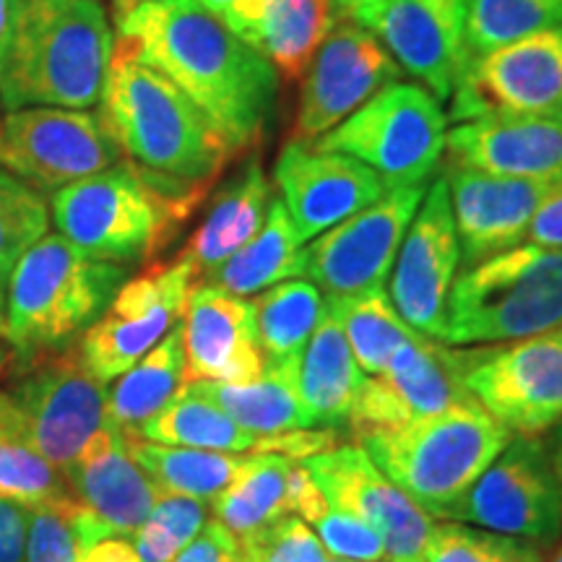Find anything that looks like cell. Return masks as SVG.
<instances>
[{
	"mask_svg": "<svg viewBox=\"0 0 562 562\" xmlns=\"http://www.w3.org/2000/svg\"><path fill=\"white\" fill-rule=\"evenodd\" d=\"M115 24V45L170 79L232 154L261 140L277 102V70L220 16L195 0H149Z\"/></svg>",
	"mask_w": 562,
	"mask_h": 562,
	"instance_id": "1",
	"label": "cell"
},
{
	"mask_svg": "<svg viewBox=\"0 0 562 562\" xmlns=\"http://www.w3.org/2000/svg\"><path fill=\"white\" fill-rule=\"evenodd\" d=\"M112 55L115 34L100 0H5L0 108H97Z\"/></svg>",
	"mask_w": 562,
	"mask_h": 562,
	"instance_id": "2",
	"label": "cell"
},
{
	"mask_svg": "<svg viewBox=\"0 0 562 562\" xmlns=\"http://www.w3.org/2000/svg\"><path fill=\"white\" fill-rule=\"evenodd\" d=\"M100 115L125 161L188 191L209 193L235 157L222 133L170 79L117 45Z\"/></svg>",
	"mask_w": 562,
	"mask_h": 562,
	"instance_id": "3",
	"label": "cell"
},
{
	"mask_svg": "<svg viewBox=\"0 0 562 562\" xmlns=\"http://www.w3.org/2000/svg\"><path fill=\"white\" fill-rule=\"evenodd\" d=\"M128 269L94 261L60 235H45L9 279L5 341L21 364L60 355L102 318Z\"/></svg>",
	"mask_w": 562,
	"mask_h": 562,
	"instance_id": "4",
	"label": "cell"
},
{
	"mask_svg": "<svg viewBox=\"0 0 562 562\" xmlns=\"http://www.w3.org/2000/svg\"><path fill=\"white\" fill-rule=\"evenodd\" d=\"M362 448L435 521L474 487L513 435L484 406L472 402L412 422L398 430L364 435Z\"/></svg>",
	"mask_w": 562,
	"mask_h": 562,
	"instance_id": "5",
	"label": "cell"
},
{
	"mask_svg": "<svg viewBox=\"0 0 562 562\" xmlns=\"http://www.w3.org/2000/svg\"><path fill=\"white\" fill-rule=\"evenodd\" d=\"M199 203L165 191L123 159L53 193L50 216L58 235L83 256L128 269L165 248Z\"/></svg>",
	"mask_w": 562,
	"mask_h": 562,
	"instance_id": "6",
	"label": "cell"
},
{
	"mask_svg": "<svg viewBox=\"0 0 562 562\" xmlns=\"http://www.w3.org/2000/svg\"><path fill=\"white\" fill-rule=\"evenodd\" d=\"M562 326V248L518 245L456 277L442 341L526 339Z\"/></svg>",
	"mask_w": 562,
	"mask_h": 562,
	"instance_id": "7",
	"label": "cell"
},
{
	"mask_svg": "<svg viewBox=\"0 0 562 562\" xmlns=\"http://www.w3.org/2000/svg\"><path fill=\"white\" fill-rule=\"evenodd\" d=\"M446 112L430 89L396 81L318 138V149L368 165L385 191L425 186L446 149Z\"/></svg>",
	"mask_w": 562,
	"mask_h": 562,
	"instance_id": "8",
	"label": "cell"
},
{
	"mask_svg": "<svg viewBox=\"0 0 562 562\" xmlns=\"http://www.w3.org/2000/svg\"><path fill=\"white\" fill-rule=\"evenodd\" d=\"M0 406L19 438L60 474L110 422L108 385L68 351L30 364L11 389L0 391Z\"/></svg>",
	"mask_w": 562,
	"mask_h": 562,
	"instance_id": "9",
	"label": "cell"
},
{
	"mask_svg": "<svg viewBox=\"0 0 562 562\" xmlns=\"http://www.w3.org/2000/svg\"><path fill=\"white\" fill-rule=\"evenodd\" d=\"M456 355L463 385L510 435L537 438L562 425V326Z\"/></svg>",
	"mask_w": 562,
	"mask_h": 562,
	"instance_id": "10",
	"label": "cell"
},
{
	"mask_svg": "<svg viewBox=\"0 0 562 562\" xmlns=\"http://www.w3.org/2000/svg\"><path fill=\"white\" fill-rule=\"evenodd\" d=\"M123 159L100 112L24 108L0 121V167L37 193H58Z\"/></svg>",
	"mask_w": 562,
	"mask_h": 562,
	"instance_id": "11",
	"label": "cell"
},
{
	"mask_svg": "<svg viewBox=\"0 0 562 562\" xmlns=\"http://www.w3.org/2000/svg\"><path fill=\"white\" fill-rule=\"evenodd\" d=\"M446 521L550 544L562 533V490L537 438H513Z\"/></svg>",
	"mask_w": 562,
	"mask_h": 562,
	"instance_id": "12",
	"label": "cell"
},
{
	"mask_svg": "<svg viewBox=\"0 0 562 562\" xmlns=\"http://www.w3.org/2000/svg\"><path fill=\"white\" fill-rule=\"evenodd\" d=\"M495 115L562 117V24L463 63L451 117L469 123Z\"/></svg>",
	"mask_w": 562,
	"mask_h": 562,
	"instance_id": "13",
	"label": "cell"
},
{
	"mask_svg": "<svg viewBox=\"0 0 562 562\" xmlns=\"http://www.w3.org/2000/svg\"><path fill=\"white\" fill-rule=\"evenodd\" d=\"M195 286L182 258L125 281L102 318L81 336L79 360L104 385L146 357L186 315Z\"/></svg>",
	"mask_w": 562,
	"mask_h": 562,
	"instance_id": "14",
	"label": "cell"
},
{
	"mask_svg": "<svg viewBox=\"0 0 562 562\" xmlns=\"http://www.w3.org/2000/svg\"><path fill=\"white\" fill-rule=\"evenodd\" d=\"M425 199V186L385 191L305 248V277L328 294L383 290L398 248Z\"/></svg>",
	"mask_w": 562,
	"mask_h": 562,
	"instance_id": "15",
	"label": "cell"
},
{
	"mask_svg": "<svg viewBox=\"0 0 562 562\" xmlns=\"http://www.w3.org/2000/svg\"><path fill=\"white\" fill-rule=\"evenodd\" d=\"M398 79L402 66L375 34L355 21H339L305 70L294 138L313 144Z\"/></svg>",
	"mask_w": 562,
	"mask_h": 562,
	"instance_id": "16",
	"label": "cell"
},
{
	"mask_svg": "<svg viewBox=\"0 0 562 562\" xmlns=\"http://www.w3.org/2000/svg\"><path fill=\"white\" fill-rule=\"evenodd\" d=\"M456 235L446 175L432 182L406 229L391 279V302L414 331L442 341L448 294L459 273Z\"/></svg>",
	"mask_w": 562,
	"mask_h": 562,
	"instance_id": "17",
	"label": "cell"
},
{
	"mask_svg": "<svg viewBox=\"0 0 562 562\" xmlns=\"http://www.w3.org/2000/svg\"><path fill=\"white\" fill-rule=\"evenodd\" d=\"M331 508L362 518L381 533L385 552L422 558L435 518L385 476L362 446H334L302 461Z\"/></svg>",
	"mask_w": 562,
	"mask_h": 562,
	"instance_id": "18",
	"label": "cell"
},
{
	"mask_svg": "<svg viewBox=\"0 0 562 562\" xmlns=\"http://www.w3.org/2000/svg\"><path fill=\"white\" fill-rule=\"evenodd\" d=\"M467 9L469 0H370L349 19L381 37L402 70L438 100H451L463 68Z\"/></svg>",
	"mask_w": 562,
	"mask_h": 562,
	"instance_id": "19",
	"label": "cell"
},
{
	"mask_svg": "<svg viewBox=\"0 0 562 562\" xmlns=\"http://www.w3.org/2000/svg\"><path fill=\"white\" fill-rule=\"evenodd\" d=\"M273 182L302 243L383 199L385 186L368 165L292 138L273 165Z\"/></svg>",
	"mask_w": 562,
	"mask_h": 562,
	"instance_id": "20",
	"label": "cell"
},
{
	"mask_svg": "<svg viewBox=\"0 0 562 562\" xmlns=\"http://www.w3.org/2000/svg\"><path fill=\"white\" fill-rule=\"evenodd\" d=\"M446 182L463 269L518 248L537 209L560 186L550 180L497 178L453 165H446Z\"/></svg>",
	"mask_w": 562,
	"mask_h": 562,
	"instance_id": "21",
	"label": "cell"
},
{
	"mask_svg": "<svg viewBox=\"0 0 562 562\" xmlns=\"http://www.w3.org/2000/svg\"><path fill=\"white\" fill-rule=\"evenodd\" d=\"M180 328L188 383H250L266 368L250 300L195 284Z\"/></svg>",
	"mask_w": 562,
	"mask_h": 562,
	"instance_id": "22",
	"label": "cell"
},
{
	"mask_svg": "<svg viewBox=\"0 0 562 562\" xmlns=\"http://www.w3.org/2000/svg\"><path fill=\"white\" fill-rule=\"evenodd\" d=\"M448 165L497 178L562 182V117L495 115L446 136Z\"/></svg>",
	"mask_w": 562,
	"mask_h": 562,
	"instance_id": "23",
	"label": "cell"
},
{
	"mask_svg": "<svg viewBox=\"0 0 562 562\" xmlns=\"http://www.w3.org/2000/svg\"><path fill=\"white\" fill-rule=\"evenodd\" d=\"M63 476L76 503L125 537L146 521L161 495L149 474L133 461L125 432L112 422L81 448Z\"/></svg>",
	"mask_w": 562,
	"mask_h": 562,
	"instance_id": "24",
	"label": "cell"
},
{
	"mask_svg": "<svg viewBox=\"0 0 562 562\" xmlns=\"http://www.w3.org/2000/svg\"><path fill=\"white\" fill-rule=\"evenodd\" d=\"M334 0H240L222 21L269 60L281 79H302L334 30Z\"/></svg>",
	"mask_w": 562,
	"mask_h": 562,
	"instance_id": "25",
	"label": "cell"
},
{
	"mask_svg": "<svg viewBox=\"0 0 562 562\" xmlns=\"http://www.w3.org/2000/svg\"><path fill=\"white\" fill-rule=\"evenodd\" d=\"M271 201V186L261 161L258 157L248 159L240 172L214 193L206 216L178 256L191 266L195 284L206 281L263 227Z\"/></svg>",
	"mask_w": 562,
	"mask_h": 562,
	"instance_id": "26",
	"label": "cell"
},
{
	"mask_svg": "<svg viewBox=\"0 0 562 562\" xmlns=\"http://www.w3.org/2000/svg\"><path fill=\"white\" fill-rule=\"evenodd\" d=\"M302 357L266 360V368L250 383L191 381L188 385L232 422L256 438H277L294 430H311V419L300 402L297 375Z\"/></svg>",
	"mask_w": 562,
	"mask_h": 562,
	"instance_id": "27",
	"label": "cell"
},
{
	"mask_svg": "<svg viewBox=\"0 0 562 562\" xmlns=\"http://www.w3.org/2000/svg\"><path fill=\"white\" fill-rule=\"evenodd\" d=\"M381 378L402 409L406 425L474 398L463 385L456 349L442 347L422 334L393 351Z\"/></svg>",
	"mask_w": 562,
	"mask_h": 562,
	"instance_id": "28",
	"label": "cell"
},
{
	"mask_svg": "<svg viewBox=\"0 0 562 562\" xmlns=\"http://www.w3.org/2000/svg\"><path fill=\"white\" fill-rule=\"evenodd\" d=\"M364 381L341 326L331 313L323 318L300 360V402L311 427H339L349 419L351 404Z\"/></svg>",
	"mask_w": 562,
	"mask_h": 562,
	"instance_id": "29",
	"label": "cell"
},
{
	"mask_svg": "<svg viewBox=\"0 0 562 562\" xmlns=\"http://www.w3.org/2000/svg\"><path fill=\"white\" fill-rule=\"evenodd\" d=\"M281 199H273L263 227L201 284L248 297L305 273V248Z\"/></svg>",
	"mask_w": 562,
	"mask_h": 562,
	"instance_id": "30",
	"label": "cell"
},
{
	"mask_svg": "<svg viewBox=\"0 0 562 562\" xmlns=\"http://www.w3.org/2000/svg\"><path fill=\"white\" fill-rule=\"evenodd\" d=\"M188 383L180 323L108 391V417L125 435L159 414Z\"/></svg>",
	"mask_w": 562,
	"mask_h": 562,
	"instance_id": "31",
	"label": "cell"
},
{
	"mask_svg": "<svg viewBox=\"0 0 562 562\" xmlns=\"http://www.w3.org/2000/svg\"><path fill=\"white\" fill-rule=\"evenodd\" d=\"M133 435L140 440L159 442V446L220 453H266V438H256L243 430L220 406L195 393L188 383L165 409L144 422Z\"/></svg>",
	"mask_w": 562,
	"mask_h": 562,
	"instance_id": "32",
	"label": "cell"
},
{
	"mask_svg": "<svg viewBox=\"0 0 562 562\" xmlns=\"http://www.w3.org/2000/svg\"><path fill=\"white\" fill-rule=\"evenodd\" d=\"M125 442H128L133 461L149 474L159 492L199 497L206 503L220 497L237 480L252 456L159 446V442L140 440L136 435H125Z\"/></svg>",
	"mask_w": 562,
	"mask_h": 562,
	"instance_id": "33",
	"label": "cell"
},
{
	"mask_svg": "<svg viewBox=\"0 0 562 562\" xmlns=\"http://www.w3.org/2000/svg\"><path fill=\"white\" fill-rule=\"evenodd\" d=\"M326 311L341 326L357 364L370 375H381L393 351L419 336V331H414L398 315L385 290L328 294Z\"/></svg>",
	"mask_w": 562,
	"mask_h": 562,
	"instance_id": "34",
	"label": "cell"
},
{
	"mask_svg": "<svg viewBox=\"0 0 562 562\" xmlns=\"http://www.w3.org/2000/svg\"><path fill=\"white\" fill-rule=\"evenodd\" d=\"M290 467L292 461L279 453H252L237 480L211 501L216 521L243 542L277 518L286 516Z\"/></svg>",
	"mask_w": 562,
	"mask_h": 562,
	"instance_id": "35",
	"label": "cell"
},
{
	"mask_svg": "<svg viewBox=\"0 0 562 562\" xmlns=\"http://www.w3.org/2000/svg\"><path fill=\"white\" fill-rule=\"evenodd\" d=\"M256 313L258 344L266 360L302 357L307 341L326 313V300L321 297L313 281L286 279L250 300Z\"/></svg>",
	"mask_w": 562,
	"mask_h": 562,
	"instance_id": "36",
	"label": "cell"
},
{
	"mask_svg": "<svg viewBox=\"0 0 562 562\" xmlns=\"http://www.w3.org/2000/svg\"><path fill=\"white\" fill-rule=\"evenodd\" d=\"M562 24V0H469L463 63Z\"/></svg>",
	"mask_w": 562,
	"mask_h": 562,
	"instance_id": "37",
	"label": "cell"
},
{
	"mask_svg": "<svg viewBox=\"0 0 562 562\" xmlns=\"http://www.w3.org/2000/svg\"><path fill=\"white\" fill-rule=\"evenodd\" d=\"M0 495L60 510L76 505L66 476L19 438L3 406H0Z\"/></svg>",
	"mask_w": 562,
	"mask_h": 562,
	"instance_id": "38",
	"label": "cell"
},
{
	"mask_svg": "<svg viewBox=\"0 0 562 562\" xmlns=\"http://www.w3.org/2000/svg\"><path fill=\"white\" fill-rule=\"evenodd\" d=\"M425 562H544L542 544L508 537L459 521L435 524L427 539Z\"/></svg>",
	"mask_w": 562,
	"mask_h": 562,
	"instance_id": "39",
	"label": "cell"
},
{
	"mask_svg": "<svg viewBox=\"0 0 562 562\" xmlns=\"http://www.w3.org/2000/svg\"><path fill=\"white\" fill-rule=\"evenodd\" d=\"M50 206L45 195L0 167V286L34 243L47 235Z\"/></svg>",
	"mask_w": 562,
	"mask_h": 562,
	"instance_id": "40",
	"label": "cell"
},
{
	"mask_svg": "<svg viewBox=\"0 0 562 562\" xmlns=\"http://www.w3.org/2000/svg\"><path fill=\"white\" fill-rule=\"evenodd\" d=\"M209 521V503L161 492L146 521L131 533L140 562H172Z\"/></svg>",
	"mask_w": 562,
	"mask_h": 562,
	"instance_id": "41",
	"label": "cell"
},
{
	"mask_svg": "<svg viewBox=\"0 0 562 562\" xmlns=\"http://www.w3.org/2000/svg\"><path fill=\"white\" fill-rule=\"evenodd\" d=\"M240 550L252 562H328V554L302 518L294 513L243 539Z\"/></svg>",
	"mask_w": 562,
	"mask_h": 562,
	"instance_id": "42",
	"label": "cell"
},
{
	"mask_svg": "<svg viewBox=\"0 0 562 562\" xmlns=\"http://www.w3.org/2000/svg\"><path fill=\"white\" fill-rule=\"evenodd\" d=\"M311 526L318 531L323 550L336 560L383 562L389 558L381 533L351 513L328 505Z\"/></svg>",
	"mask_w": 562,
	"mask_h": 562,
	"instance_id": "43",
	"label": "cell"
},
{
	"mask_svg": "<svg viewBox=\"0 0 562 562\" xmlns=\"http://www.w3.org/2000/svg\"><path fill=\"white\" fill-rule=\"evenodd\" d=\"M66 510L32 505L26 562H79L76 537L68 524Z\"/></svg>",
	"mask_w": 562,
	"mask_h": 562,
	"instance_id": "44",
	"label": "cell"
},
{
	"mask_svg": "<svg viewBox=\"0 0 562 562\" xmlns=\"http://www.w3.org/2000/svg\"><path fill=\"white\" fill-rule=\"evenodd\" d=\"M32 505L0 495V562H26Z\"/></svg>",
	"mask_w": 562,
	"mask_h": 562,
	"instance_id": "45",
	"label": "cell"
},
{
	"mask_svg": "<svg viewBox=\"0 0 562 562\" xmlns=\"http://www.w3.org/2000/svg\"><path fill=\"white\" fill-rule=\"evenodd\" d=\"M240 560V539L216 521H206L199 537L182 550L172 562H237Z\"/></svg>",
	"mask_w": 562,
	"mask_h": 562,
	"instance_id": "46",
	"label": "cell"
},
{
	"mask_svg": "<svg viewBox=\"0 0 562 562\" xmlns=\"http://www.w3.org/2000/svg\"><path fill=\"white\" fill-rule=\"evenodd\" d=\"M529 245L539 248H562V182L542 201L526 232Z\"/></svg>",
	"mask_w": 562,
	"mask_h": 562,
	"instance_id": "47",
	"label": "cell"
},
{
	"mask_svg": "<svg viewBox=\"0 0 562 562\" xmlns=\"http://www.w3.org/2000/svg\"><path fill=\"white\" fill-rule=\"evenodd\" d=\"M195 3L203 5V9L211 11V13H214V16L222 19L224 13H227L235 3H240V0H195Z\"/></svg>",
	"mask_w": 562,
	"mask_h": 562,
	"instance_id": "48",
	"label": "cell"
},
{
	"mask_svg": "<svg viewBox=\"0 0 562 562\" xmlns=\"http://www.w3.org/2000/svg\"><path fill=\"white\" fill-rule=\"evenodd\" d=\"M550 461H552L554 476H558L560 490H562V427H560V432H558V440H554V448H552V453H550Z\"/></svg>",
	"mask_w": 562,
	"mask_h": 562,
	"instance_id": "49",
	"label": "cell"
},
{
	"mask_svg": "<svg viewBox=\"0 0 562 562\" xmlns=\"http://www.w3.org/2000/svg\"><path fill=\"white\" fill-rule=\"evenodd\" d=\"M140 3H149V0H112V9H115V21L128 16L133 9H138Z\"/></svg>",
	"mask_w": 562,
	"mask_h": 562,
	"instance_id": "50",
	"label": "cell"
},
{
	"mask_svg": "<svg viewBox=\"0 0 562 562\" xmlns=\"http://www.w3.org/2000/svg\"><path fill=\"white\" fill-rule=\"evenodd\" d=\"M334 3L339 5V9L344 11V16L349 19L351 13H355V11H360L362 5H368V3H370V0H334Z\"/></svg>",
	"mask_w": 562,
	"mask_h": 562,
	"instance_id": "51",
	"label": "cell"
},
{
	"mask_svg": "<svg viewBox=\"0 0 562 562\" xmlns=\"http://www.w3.org/2000/svg\"><path fill=\"white\" fill-rule=\"evenodd\" d=\"M0 339H5V294L0 286Z\"/></svg>",
	"mask_w": 562,
	"mask_h": 562,
	"instance_id": "52",
	"label": "cell"
},
{
	"mask_svg": "<svg viewBox=\"0 0 562 562\" xmlns=\"http://www.w3.org/2000/svg\"><path fill=\"white\" fill-rule=\"evenodd\" d=\"M544 562H562V544H560V550H558V552H554L550 560H544Z\"/></svg>",
	"mask_w": 562,
	"mask_h": 562,
	"instance_id": "53",
	"label": "cell"
},
{
	"mask_svg": "<svg viewBox=\"0 0 562 562\" xmlns=\"http://www.w3.org/2000/svg\"><path fill=\"white\" fill-rule=\"evenodd\" d=\"M391 562H425L422 558H396V560H391Z\"/></svg>",
	"mask_w": 562,
	"mask_h": 562,
	"instance_id": "54",
	"label": "cell"
},
{
	"mask_svg": "<svg viewBox=\"0 0 562 562\" xmlns=\"http://www.w3.org/2000/svg\"><path fill=\"white\" fill-rule=\"evenodd\" d=\"M237 562H252V560L248 558V554H245V552L240 550V560H237Z\"/></svg>",
	"mask_w": 562,
	"mask_h": 562,
	"instance_id": "55",
	"label": "cell"
},
{
	"mask_svg": "<svg viewBox=\"0 0 562 562\" xmlns=\"http://www.w3.org/2000/svg\"><path fill=\"white\" fill-rule=\"evenodd\" d=\"M328 562H357V560H336V558H334V560H328Z\"/></svg>",
	"mask_w": 562,
	"mask_h": 562,
	"instance_id": "56",
	"label": "cell"
}]
</instances>
